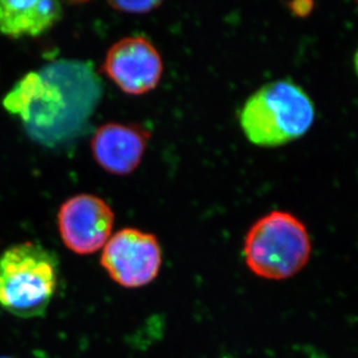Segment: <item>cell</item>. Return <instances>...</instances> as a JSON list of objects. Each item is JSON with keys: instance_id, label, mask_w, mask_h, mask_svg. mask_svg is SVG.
<instances>
[{"instance_id": "cell-1", "label": "cell", "mask_w": 358, "mask_h": 358, "mask_svg": "<svg viewBox=\"0 0 358 358\" xmlns=\"http://www.w3.org/2000/svg\"><path fill=\"white\" fill-rule=\"evenodd\" d=\"M101 93V83L91 64L61 59L24 76L3 105L20 119L34 142L56 148L83 135Z\"/></svg>"}, {"instance_id": "cell-2", "label": "cell", "mask_w": 358, "mask_h": 358, "mask_svg": "<svg viewBox=\"0 0 358 358\" xmlns=\"http://www.w3.org/2000/svg\"><path fill=\"white\" fill-rule=\"evenodd\" d=\"M315 107L308 93L292 81L264 85L240 110L239 123L250 143L276 148L301 138L311 129Z\"/></svg>"}, {"instance_id": "cell-3", "label": "cell", "mask_w": 358, "mask_h": 358, "mask_svg": "<svg viewBox=\"0 0 358 358\" xmlns=\"http://www.w3.org/2000/svg\"><path fill=\"white\" fill-rule=\"evenodd\" d=\"M56 254L38 243L8 247L0 255V306L17 318L33 319L47 312L58 287Z\"/></svg>"}, {"instance_id": "cell-4", "label": "cell", "mask_w": 358, "mask_h": 358, "mask_svg": "<svg viewBox=\"0 0 358 358\" xmlns=\"http://www.w3.org/2000/svg\"><path fill=\"white\" fill-rule=\"evenodd\" d=\"M243 250L246 266L255 276L283 280L306 267L312 241L299 218L287 211H273L250 227Z\"/></svg>"}, {"instance_id": "cell-5", "label": "cell", "mask_w": 358, "mask_h": 358, "mask_svg": "<svg viewBox=\"0 0 358 358\" xmlns=\"http://www.w3.org/2000/svg\"><path fill=\"white\" fill-rule=\"evenodd\" d=\"M102 268L120 287H148L159 275L162 250L155 234L125 227L113 234L102 248Z\"/></svg>"}, {"instance_id": "cell-6", "label": "cell", "mask_w": 358, "mask_h": 358, "mask_svg": "<svg viewBox=\"0 0 358 358\" xmlns=\"http://www.w3.org/2000/svg\"><path fill=\"white\" fill-rule=\"evenodd\" d=\"M115 215L108 203L91 194L65 201L57 216L58 231L65 246L80 255L102 250L112 237Z\"/></svg>"}, {"instance_id": "cell-7", "label": "cell", "mask_w": 358, "mask_h": 358, "mask_svg": "<svg viewBox=\"0 0 358 358\" xmlns=\"http://www.w3.org/2000/svg\"><path fill=\"white\" fill-rule=\"evenodd\" d=\"M102 71L130 95H143L159 85L164 72L162 55L145 36H128L113 44Z\"/></svg>"}, {"instance_id": "cell-8", "label": "cell", "mask_w": 358, "mask_h": 358, "mask_svg": "<svg viewBox=\"0 0 358 358\" xmlns=\"http://www.w3.org/2000/svg\"><path fill=\"white\" fill-rule=\"evenodd\" d=\"M148 142L149 132L138 125L106 123L92 138V153L107 172L128 176L141 165Z\"/></svg>"}, {"instance_id": "cell-9", "label": "cell", "mask_w": 358, "mask_h": 358, "mask_svg": "<svg viewBox=\"0 0 358 358\" xmlns=\"http://www.w3.org/2000/svg\"><path fill=\"white\" fill-rule=\"evenodd\" d=\"M63 15L58 1L0 0V33L7 38H35L50 31Z\"/></svg>"}, {"instance_id": "cell-10", "label": "cell", "mask_w": 358, "mask_h": 358, "mask_svg": "<svg viewBox=\"0 0 358 358\" xmlns=\"http://www.w3.org/2000/svg\"><path fill=\"white\" fill-rule=\"evenodd\" d=\"M110 6L116 10L127 12V13L142 14L148 13L157 6H159V1H112Z\"/></svg>"}, {"instance_id": "cell-11", "label": "cell", "mask_w": 358, "mask_h": 358, "mask_svg": "<svg viewBox=\"0 0 358 358\" xmlns=\"http://www.w3.org/2000/svg\"><path fill=\"white\" fill-rule=\"evenodd\" d=\"M287 6L292 14L299 17H308L313 10L312 1H294V3H287Z\"/></svg>"}, {"instance_id": "cell-12", "label": "cell", "mask_w": 358, "mask_h": 358, "mask_svg": "<svg viewBox=\"0 0 358 358\" xmlns=\"http://www.w3.org/2000/svg\"><path fill=\"white\" fill-rule=\"evenodd\" d=\"M0 358H10V357H0Z\"/></svg>"}]
</instances>
